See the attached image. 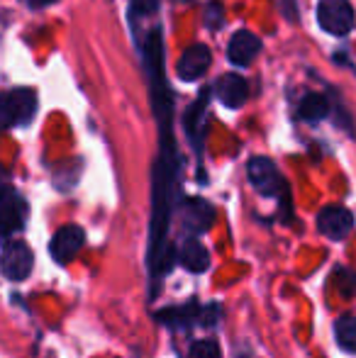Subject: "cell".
<instances>
[{
	"label": "cell",
	"instance_id": "ffe728a7",
	"mask_svg": "<svg viewBox=\"0 0 356 358\" xmlns=\"http://www.w3.org/2000/svg\"><path fill=\"white\" fill-rule=\"evenodd\" d=\"M132 5L137 8L139 15H152V13H157V0H132Z\"/></svg>",
	"mask_w": 356,
	"mask_h": 358
},
{
	"label": "cell",
	"instance_id": "44dd1931",
	"mask_svg": "<svg viewBox=\"0 0 356 358\" xmlns=\"http://www.w3.org/2000/svg\"><path fill=\"white\" fill-rule=\"evenodd\" d=\"M27 3H29V8H47V5L57 3V0H27Z\"/></svg>",
	"mask_w": 356,
	"mask_h": 358
},
{
	"label": "cell",
	"instance_id": "52a82bcc",
	"mask_svg": "<svg viewBox=\"0 0 356 358\" xmlns=\"http://www.w3.org/2000/svg\"><path fill=\"white\" fill-rule=\"evenodd\" d=\"M86 244V231L78 224H66L52 236L49 241V256L57 261L59 266H66L76 259L81 246Z\"/></svg>",
	"mask_w": 356,
	"mask_h": 358
},
{
	"label": "cell",
	"instance_id": "e0dca14e",
	"mask_svg": "<svg viewBox=\"0 0 356 358\" xmlns=\"http://www.w3.org/2000/svg\"><path fill=\"white\" fill-rule=\"evenodd\" d=\"M185 358H222V349L215 339H200L190 346Z\"/></svg>",
	"mask_w": 356,
	"mask_h": 358
},
{
	"label": "cell",
	"instance_id": "8992f818",
	"mask_svg": "<svg viewBox=\"0 0 356 358\" xmlns=\"http://www.w3.org/2000/svg\"><path fill=\"white\" fill-rule=\"evenodd\" d=\"M34 266V256L24 241H5L3 246V275L13 283L24 280L32 273Z\"/></svg>",
	"mask_w": 356,
	"mask_h": 358
},
{
	"label": "cell",
	"instance_id": "6da1fadb",
	"mask_svg": "<svg viewBox=\"0 0 356 358\" xmlns=\"http://www.w3.org/2000/svg\"><path fill=\"white\" fill-rule=\"evenodd\" d=\"M144 64L149 73V90H152V108L157 115L159 132H162V149L154 164V190H152V229H149V275L157 290V283L171 271L176 261V249L166 244L171 213L176 203L178 188V156L171 137V93L164 73V44L162 29H152L144 47ZM152 290V295H154Z\"/></svg>",
	"mask_w": 356,
	"mask_h": 358
},
{
	"label": "cell",
	"instance_id": "3957f363",
	"mask_svg": "<svg viewBox=\"0 0 356 358\" xmlns=\"http://www.w3.org/2000/svg\"><path fill=\"white\" fill-rule=\"evenodd\" d=\"M247 176H249V183H252L259 193L266 195V198H278L280 208L288 213L290 210L288 185H285L283 176L278 173V169H276L273 161L266 159V156H257V159L249 161Z\"/></svg>",
	"mask_w": 356,
	"mask_h": 358
},
{
	"label": "cell",
	"instance_id": "2e32d148",
	"mask_svg": "<svg viewBox=\"0 0 356 358\" xmlns=\"http://www.w3.org/2000/svg\"><path fill=\"white\" fill-rule=\"evenodd\" d=\"M334 336L337 344L349 354H356V317L354 315H342L334 322Z\"/></svg>",
	"mask_w": 356,
	"mask_h": 358
},
{
	"label": "cell",
	"instance_id": "ba28073f",
	"mask_svg": "<svg viewBox=\"0 0 356 358\" xmlns=\"http://www.w3.org/2000/svg\"><path fill=\"white\" fill-rule=\"evenodd\" d=\"M318 229L327 239L339 241L354 229V215L347 208H342V205H327L318 215Z\"/></svg>",
	"mask_w": 356,
	"mask_h": 358
},
{
	"label": "cell",
	"instance_id": "9c48e42d",
	"mask_svg": "<svg viewBox=\"0 0 356 358\" xmlns=\"http://www.w3.org/2000/svg\"><path fill=\"white\" fill-rule=\"evenodd\" d=\"M262 52V39L249 29H239L232 34L227 44V59L237 66H249L257 59V54Z\"/></svg>",
	"mask_w": 356,
	"mask_h": 358
},
{
	"label": "cell",
	"instance_id": "7a4b0ae2",
	"mask_svg": "<svg viewBox=\"0 0 356 358\" xmlns=\"http://www.w3.org/2000/svg\"><path fill=\"white\" fill-rule=\"evenodd\" d=\"M222 310L218 302L210 305H200L198 300H190L180 307H169V310L157 312V320L166 327H176V329H185V327H215V322L220 320Z\"/></svg>",
	"mask_w": 356,
	"mask_h": 358
},
{
	"label": "cell",
	"instance_id": "5bb4252c",
	"mask_svg": "<svg viewBox=\"0 0 356 358\" xmlns=\"http://www.w3.org/2000/svg\"><path fill=\"white\" fill-rule=\"evenodd\" d=\"M178 261L188 273H205L210 268V254L198 239H188L180 246Z\"/></svg>",
	"mask_w": 356,
	"mask_h": 358
},
{
	"label": "cell",
	"instance_id": "277c9868",
	"mask_svg": "<svg viewBox=\"0 0 356 358\" xmlns=\"http://www.w3.org/2000/svg\"><path fill=\"white\" fill-rule=\"evenodd\" d=\"M356 13L349 0H320L318 3V22L325 32L334 37H344L354 29Z\"/></svg>",
	"mask_w": 356,
	"mask_h": 358
},
{
	"label": "cell",
	"instance_id": "8fae6325",
	"mask_svg": "<svg viewBox=\"0 0 356 358\" xmlns=\"http://www.w3.org/2000/svg\"><path fill=\"white\" fill-rule=\"evenodd\" d=\"M210 62H213V57H210V49L205 47V44H193V47L185 49L183 57H180L178 78L180 80L203 78V76L208 73V69H210Z\"/></svg>",
	"mask_w": 356,
	"mask_h": 358
},
{
	"label": "cell",
	"instance_id": "30bf717a",
	"mask_svg": "<svg viewBox=\"0 0 356 358\" xmlns=\"http://www.w3.org/2000/svg\"><path fill=\"white\" fill-rule=\"evenodd\" d=\"M180 217H183V227L190 234H205L215 220V210L210 203L200 198H188L180 208Z\"/></svg>",
	"mask_w": 356,
	"mask_h": 358
},
{
	"label": "cell",
	"instance_id": "5b68a950",
	"mask_svg": "<svg viewBox=\"0 0 356 358\" xmlns=\"http://www.w3.org/2000/svg\"><path fill=\"white\" fill-rule=\"evenodd\" d=\"M37 115V95L32 88H15L3 100V120L8 127H24Z\"/></svg>",
	"mask_w": 356,
	"mask_h": 358
},
{
	"label": "cell",
	"instance_id": "ac0fdd59",
	"mask_svg": "<svg viewBox=\"0 0 356 358\" xmlns=\"http://www.w3.org/2000/svg\"><path fill=\"white\" fill-rule=\"evenodd\" d=\"M332 283L339 287L344 297H354L356 295V273L349 268H337L332 275Z\"/></svg>",
	"mask_w": 356,
	"mask_h": 358
},
{
	"label": "cell",
	"instance_id": "7c38bea8",
	"mask_svg": "<svg viewBox=\"0 0 356 358\" xmlns=\"http://www.w3.org/2000/svg\"><path fill=\"white\" fill-rule=\"evenodd\" d=\"M27 220V203L24 198L8 185L3 193V234L8 239L13 231H20Z\"/></svg>",
	"mask_w": 356,
	"mask_h": 358
},
{
	"label": "cell",
	"instance_id": "d6986e66",
	"mask_svg": "<svg viewBox=\"0 0 356 358\" xmlns=\"http://www.w3.org/2000/svg\"><path fill=\"white\" fill-rule=\"evenodd\" d=\"M222 24V8L220 3H210L208 5V27H220Z\"/></svg>",
	"mask_w": 356,
	"mask_h": 358
},
{
	"label": "cell",
	"instance_id": "4fadbf2b",
	"mask_svg": "<svg viewBox=\"0 0 356 358\" xmlns=\"http://www.w3.org/2000/svg\"><path fill=\"white\" fill-rule=\"evenodd\" d=\"M215 93H218L220 103L227 105V108H242L249 98V85L242 76L237 73H225L222 78L215 85Z\"/></svg>",
	"mask_w": 356,
	"mask_h": 358
},
{
	"label": "cell",
	"instance_id": "9a60e30c",
	"mask_svg": "<svg viewBox=\"0 0 356 358\" xmlns=\"http://www.w3.org/2000/svg\"><path fill=\"white\" fill-rule=\"evenodd\" d=\"M329 113V103L325 100V95H318V93H310L300 100V108H298V115L300 120H308V122H320L325 120Z\"/></svg>",
	"mask_w": 356,
	"mask_h": 358
}]
</instances>
